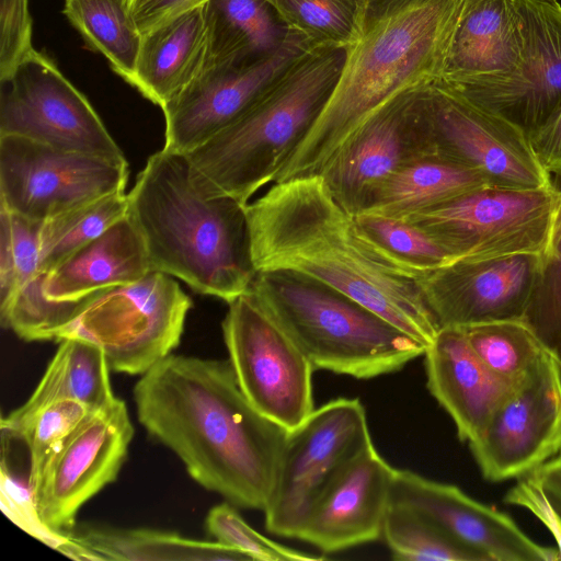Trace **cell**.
I'll list each match as a JSON object with an SVG mask.
<instances>
[{"label": "cell", "mask_w": 561, "mask_h": 561, "mask_svg": "<svg viewBox=\"0 0 561 561\" xmlns=\"http://www.w3.org/2000/svg\"><path fill=\"white\" fill-rule=\"evenodd\" d=\"M0 136L126 160L88 99L35 48L0 80Z\"/></svg>", "instance_id": "13"}, {"label": "cell", "mask_w": 561, "mask_h": 561, "mask_svg": "<svg viewBox=\"0 0 561 561\" xmlns=\"http://www.w3.org/2000/svg\"><path fill=\"white\" fill-rule=\"evenodd\" d=\"M127 161L0 136V208L48 220L125 191Z\"/></svg>", "instance_id": "12"}, {"label": "cell", "mask_w": 561, "mask_h": 561, "mask_svg": "<svg viewBox=\"0 0 561 561\" xmlns=\"http://www.w3.org/2000/svg\"><path fill=\"white\" fill-rule=\"evenodd\" d=\"M64 14L85 44L131 83L142 34L127 0H65Z\"/></svg>", "instance_id": "30"}, {"label": "cell", "mask_w": 561, "mask_h": 561, "mask_svg": "<svg viewBox=\"0 0 561 561\" xmlns=\"http://www.w3.org/2000/svg\"><path fill=\"white\" fill-rule=\"evenodd\" d=\"M421 112L431 157L477 171L495 187L551 185L523 130L439 80L422 87Z\"/></svg>", "instance_id": "10"}, {"label": "cell", "mask_w": 561, "mask_h": 561, "mask_svg": "<svg viewBox=\"0 0 561 561\" xmlns=\"http://www.w3.org/2000/svg\"><path fill=\"white\" fill-rule=\"evenodd\" d=\"M486 186L490 183L477 171L424 157L393 173L362 214L404 219Z\"/></svg>", "instance_id": "28"}, {"label": "cell", "mask_w": 561, "mask_h": 561, "mask_svg": "<svg viewBox=\"0 0 561 561\" xmlns=\"http://www.w3.org/2000/svg\"><path fill=\"white\" fill-rule=\"evenodd\" d=\"M560 205L522 321L561 368V174H551Z\"/></svg>", "instance_id": "31"}, {"label": "cell", "mask_w": 561, "mask_h": 561, "mask_svg": "<svg viewBox=\"0 0 561 561\" xmlns=\"http://www.w3.org/2000/svg\"><path fill=\"white\" fill-rule=\"evenodd\" d=\"M373 444L366 410L358 399L339 398L314 409L287 433L263 511L266 530L297 539L321 495Z\"/></svg>", "instance_id": "8"}, {"label": "cell", "mask_w": 561, "mask_h": 561, "mask_svg": "<svg viewBox=\"0 0 561 561\" xmlns=\"http://www.w3.org/2000/svg\"><path fill=\"white\" fill-rule=\"evenodd\" d=\"M355 219L363 234L383 256L416 278L455 262L434 238L408 220L368 214Z\"/></svg>", "instance_id": "34"}, {"label": "cell", "mask_w": 561, "mask_h": 561, "mask_svg": "<svg viewBox=\"0 0 561 561\" xmlns=\"http://www.w3.org/2000/svg\"><path fill=\"white\" fill-rule=\"evenodd\" d=\"M422 87L407 90L383 104L318 173L351 215H360L379 187L403 165L431 157L421 112Z\"/></svg>", "instance_id": "16"}, {"label": "cell", "mask_w": 561, "mask_h": 561, "mask_svg": "<svg viewBox=\"0 0 561 561\" xmlns=\"http://www.w3.org/2000/svg\"><path fill=\"white\" fill-rule=\"evenodd\" d=\"M391 504L427 517L482 561H558V548L530 539L510 515L485 505L454 484L396 469Z\"/></svg>", "instance_id": "20"}, {"label": "cell", "mask_w": 561, "mask_h": 561, "mask_svg": "<svg viewBox=\"0 0 561 561\" xmlns=\"http://www.w3.org/2000/svg\"><path fill=\"white\" fill-rule=\"evenodd\" d=\"M222 334L237 382L264 416L290 431L314 410V368L248 293L228 302Z\"/></svg>", "instance_id": "11"}, {"label": "cell", "mask_w": 561, "mask_h": 561, "mask_svg": "<svg viewBox=\"0 0 561 561\" xmlns=\"http://www.w3.org/2000/svg\"><path fill=\"white\" fill-rule=\"evenodd\" d=\"M424 355L431 394L451 417L459 439L474 440L515 387L484 365L462 328H440Z\"/></svg>", "instance_id": "22"}, {"label": "cell", "mask_w": 561, "mask_h": 561, "mask_svg": "<svg viewBox=\"0 0 561 561\" xmlns=\"http://www.w3.org/2000/svg\"><path fill=\"white\" fill-rule=\"evenodd\" d=\"M255 272L289 271L348 296L426 346L439 331L417 278L363 234L320 174L275 182L245 206Z\"/></svg>", "instance_id": "2"}, {"label": "cell", "mask_w": 561, "mask_h": 561, "mask_svg": "<svg viewBox=\"0 0 561 561\" xmlns=\"http://www.w3.org/2000/svg\"><path fill=\"white\" fill-rule=\"evenodd\" d=\"M348 48L316 47L295 61L239 118L185 153L194 186L247 206L275 183L342 73Z\"/></svg>", "instance_id": "5"}, {"label": "cell", "mask_w": 561, "mask_h": 561, "mask_svg": "<svg viewBox=\"0 0 561 561\" xmlns=\"http://www.w3.org/2000/svg\"><path fill=\"white\" fill-rule=\"evenodd\" d=\"M133 394L139 423L198 484L234 506L265 510L288 431L250 403L229 360L170 354Z\"/></svg>", "instance_id": "1"}, {"label": "cell", "mask_w": 561, "mask_h": 561, "mask_svg": "<svg viewBox=\"0 0 561 561\" xmlns=\"http://www.w3.org/2000/svg\"><path fill=\"white\" fill-rule=\"evenodd\" d=\"M145 241L128 214L46 274L47 298L77 301L151 272Z\"/></svg>", "instance_id": "24"}, {"label": "cell", "mask_w": 561, "mask_h": 561, "mask_svg": "<svg viewBox=\"0 0 561 561\" xmlns=\"http://www.w3.org/2000/svg\"><path fill=\"white\" fill-rule=\"evenodd\" d=\"M549 1H558V0H549Z\"/></svg>", "instance_id": "46"}, {"label": "cell", "mask_w": 561, "mask_h": 561, "mask_svg": "<svg viewBox=\"0 0 561 561\" xmlns=\"http://www.w3.org/2000/svg\"><path fill=\"white\" fill-rule=\"evenodd\" d=\"M93 411L75 399L56 400L39 409L16 436H7L26 446L33 495L50 460Z\"/></svg>", "instance_id": "38"}, {"label": "cell", "mask_w": 561, "mask_h": 561, "mask_svg": "<svg viewBox=\"0 0 561 561\" xmlns=\"http://www.w3.org/2000/svg\"><path fill=\"white\" fill-rule=\"evenodd\" d=\"M127 196L128 216L152 271L227 302L248 293L256 272L245 206L229 196L202 194L185 154L162 148L150 156Z\"/></svg>", "instance_id": "4"}, {"label": "cell", "mask_w": 561, "mask_h": 561, "mask_svg": "<svg viewBox=\"0 0 561 561\" xmlns=\"http://www.w3.org/2000/svg\"><path fill=\"white\" fill-rule=\"evenodd\" d=\"M318 46L288 28L284 43L251 62L202 72L162 107L163 149L185 154L239 118L300 57Z\"/></svg>", "instance_id": "15"}, {"label": "cell", "mask_w": 561, "mask_h": 561, "mask_svg": "<svg viewBox=\"0 0 561 561\" xmlns=\"http://www.w3.org/2000/svg\"><path fill=\"white\" fill-rule=\"evenodd\" d=\"M382 539L394 560L482 561L427 517L398 504L389 507Z\"/></svg>", "instance_id": "36"}, {"label": "cell", "mask_w": 561, "mask_h": 561, "mask_svg": "<svg viewBox=\"0 0 561 561\" xmlns=\"http://www.w3.org/2000/svg\"><path fill=\"white\" fill-rule=\"evenodd\" d=\"M71 536L101 560L251 561L241 551L218 541L194 540L152 529L89 528Z\"/></svg>", "instance_id": "29"}, {"label": "cell", "mask_w": 561, "mask_h": 561, "mask_svg": "<svg viewBox=\"0 0 561 561\" xmlns=\"http://www.w3.org/2000/svg\"><path fill=\"white\" fill-rule=\"evenodd\" d=\"M206 54L203 4L142 34L130 84L162 108L202 72Z\"/></svg>", "instance_id": "25"}, {"label": "cell", "mask_w": 561, "mask_h": 561, "mask_svg": "<svg viewBox=\"0 0 561 561\" xmlns=\"http://www.w3.org/2000/svg\"><path fill=\"white\" fill-rule=\"evenodd\" d=\"M133 435L127 407L118 398L87 417L50 460L34 492L47 526L70 533L80 507L117 478Z\"/></svg>", "instance_id": "18"}, {"label": "cell", "mask_w": 561, "mask_h": 561, "mask_svg": "<svg viewBox=\"0 0 561 561\" xmlns=\"http://www.w3.org/2000/svg\"><path fill=\"white\" fill-rule=\"evenodd\" d=\"M483 478L522 479L561 453V368L546 351L468 443Z\"/></svg>", "instance_id": "14"}, {"label": "cell", "mask_w": 561, "mask_h": 561, "mask_svg": "<svg viewBox=\"0 0 561 561\" xmlns=\"http://www.w3.org/2000/svg\"><path fill=\"white\" fill-rule=\"evenodd\" d=\"M545 491L561 515V455L553 457L529 474Z\"/></svg>", "instance_id": "45"}, {"label": "cell", "mask_w": 561, "mask_h": 561, "mask_svg": "<svg viewBox=\"0 0 561 561\" xmlns=\"http://www.w3.org/2000/svg\"><path fill=\"white\" fill-rule=\"evenodd\" d=\"M461 0H364L359 35L321 114L276 182L318 174L396 95L439 78Z\"/></svg>", "instance_id": "3"}, {"label": "cell", "mask_w": 561, "mask_h": 561, "mask_svg": "<svg viewBox=\"0 0 561 561\" xmlns=\"http://www.w3.org/2000/svg\"><path fill=\"white\" fill-rule=\"evenodd\" d=\"M103 351L81 339H62L37 387L24 404L1 419V434L16 436L43 407L75 399L92 410L111 403L114 396Z\"/></svg>", "instance_id": "26"}, {"label": "cell", "mask_w": 561, "mask_h": 561, "mask_svg": "<svg viewBox=\"0 0 561 561\" xmlns=\"http://www.w3.org/2000/svg\"><path fill=\"white\" fill-rule=\"evenodd\" d=\"M285 25L318 47H351L364 0H266Z\"/></svg>", "instance_id": "35"}, {"label": "cell", "mask_w": 561, "mask_h": 561, "mask_svg": "<svg viewBox=\"0 0 561 561\" xmlns=\"http://www.w3.org/2000/svg\"><path fill=\"white\" fill-rule=\"evenodd\" d=\"M517 2L526 45L511 73L466 81L436 80L528 135L561 104V5L549 0Z\"/></svg>", "instance_id": "17"}, {"label": "cell", "mask_w": 561, "mask_h": 561, "mask_svg": "<svg viewBox=\"0 0 561 561\" xmlns=\"http://www.w3.org/2000/svg\"><path fill=\"white\" fill-rule=\"evenodd\" d=\"M205 18L204 68L257 60L276 50L288 34V27L266 0H209Z\"/></svg>", "instance_id": "27"}, {"label": "cell", "mask_w": 561, "mask_h": 561, "mask_svg": "<svg viewBox=\"0 0 561 561\" xmlns=\"http://www.w3.org/2000/svg\"><path fill=\"white\" fill-rule=\"evenodd\" d=\"M525 45L517 0H461L438 79L506 76L520 62Z\"/></svg>", "instance_id": "23"}, {"label": "cell", "mask_w": 561, "mask_h": 561, "mask_svg": "<svg viewBox=\"0 0 561 561\" xmlns=\"http://www.w3.org/2000/svg\"><path fill=\"white\" fill-rule=\"evenodd\" d=\"M0 501L3 513L28 535L56 551L75 560H101V558L78 542L70 533L57 531L41 518L28 473L20 474L12 466L11 458L1 451Z\"/></svg>", "instance_id": "39"}, {"label": "cell", "mask_w": 561, "mask_h": 561, "mask_svg": "<svg viewBox=\"0 0 561 561\" xmlns=\"http://www.w3.org/2000/svg\"><path fill=\"white\" fill-rule=\"evenodd\" d=\"M527 137L540 165L550 175L561 174V104Z\"/></svg>", "instance_id": "43"}, {"label": "cell", "mask_w": 561, "mask_h": 561, "mask_svg": "<svg viewBox=\"0 0 561 561\" xmlns=\"http://www.w3.org/2000/svg\"><path fill=\"white\" fill-rule=\"evenodd\" d=\"M248 294L314 369L369 379L400 370L427 347L348 296L295 272H256Z\"/></svg>", "instance_id": "6"}, {"label": "cell", "mask_w": 561, "mask_h": 561, "mask_svg": "<svg viewBox=\"0 0 561 561\" xmlns=\"http://www.w3.org/2000/svg\"><path fill=\"white\" fill-rule=\"evenodd\" d=\"M484 365L512 386H517L545 352L522 320L493 321L462 328Z\"/></svg>", "instance_id": "33"}, {"label": "cell", "mask_w": 561, "mask_h": 561, "mask_svg": "<svg viewBox=\"0 0 561 561\" xmlns=\"http://www.w3.org/2000/svg\"><path fill=\"white\" fill-rule=\"evenodd\" d=\"M44 221L0 208V309L38 275Z\"/></svg>", "instance_id": "37"}, {"label": "cell", "mask_w": 561, "mask_h": 561, "mask_svg": "<svg viewBox=\"0 0 561 561\" xmlns=\"http://www.w3.org/2000/svg\"><path fill=\"white\" fill-rule=\"evenodd\" d=\"M393 472L374 444L366 448L321 495L297 539L324 553L381 539Z\"/></svg>", "instance_id": "21"}, {"label": "cell", "mask_w": 561, "mask_h": 561, "mask_svg": "<svg viewBox=\"0 0 561 561\" xmlns=\"http://www.w3.org/2000/svg\"><path fill=\"white\" fill-rule=\"evenodd\" d=\"M34 49L28 0H0V80Z\"/></svg>", "instance_id": "41"}, {"label": "cell", "mask_w": 561, "mask_h": 561, "mask_svg": "<svg viewBox=\"0 0 561 561\" xmlns=\"http://www.w3.org/2000/svg\"><path fill=\"white\" fill-rule=\"evenodd\" d=\"M540 254L457 260L424 273L417 283L439 328L522 320Z\"/></svg>", "instance_id": "19"}, {"label": "cell", "mask_w": 561, "mask_h": 561, "mask_svg": "<svg viewBox=\"0 0 561 561\" xmlns=\"http://www.w3.org/2000/svg\"><path fill=\"white\" fill-rule=\"evenodd\" d=\"M191 307L171 275L151 271L81 299L54 341H88L103 351L110 369L144 375L179 345Z\"/></svg>", "instance_id": "7"}, {"label": "cell", "mask_w": 561, "mask_h": 561, "mask_svg": "<svg viewBox=\"0 0 561 561\" xmlns=\"http://www.w3.org/2000/svg\"><path fill=\"white\" fill-rule=\"evenodd\" d=\"M128 214L125 191L45 220L41 270L47 274Z\"/></svg>", "instance_id": "32"}, {"label": "cell", "mask_w": 561, "mask_h": 561, "mask_svg": "<svg viewBox=\"0 0 561 561\" xmlns=\"http://www.w3.org/2000/svg\"><path fill=\"white\" fill-rule=\"evenodd\" d=\"M504 503L523 507L535 515L552 534L561 560V515L530 476L519 479L506 493Z\"/></svg>", "instance_id": "42"}, {"label": "cell", "mask_w": 561, "mask_h": 561, "mask_svg": "<svg viewBox=\"0 0 561 561\" xmlns=\"http://www.w3.org/2000/svg\"><path fill=\"white\" fill-rule=\"evenodd\" d=\"M209 0H127L130 13L145 34L162 23Z\"/></svg>", "instance_id": "44"}, {"label": "cell", "mask_w": 561, "mask_h": 561, "mask_svg": "<svg viewBox=\"0 0 561 561\" xmlns=\"http://www.w3.org/2000/svg\"><path fill=\"white\" fill-rule=\"evenodd\" d=\"M206 529L216 541L234 548L251 561H316L322 557L279 545L254 530L234 505L224 502L211 507L205 520Z\"/></svg>", "instance_id": "40"}, {"label": "cell", "mask_w": 561, "mask_h": 561, "mask_svg": "<svg viewBox=\"0 0 561 561\" xmlns=\"http://www.w3.org/2000/svg\"><path fill=\"white\" fill-rule=\"evenodd\" d=\"M559 205L552 183L529 190L486 186L404 220L425 230L455 261L541 254Z\"/></svg>", "instance_id": "9"}]
</instances>
